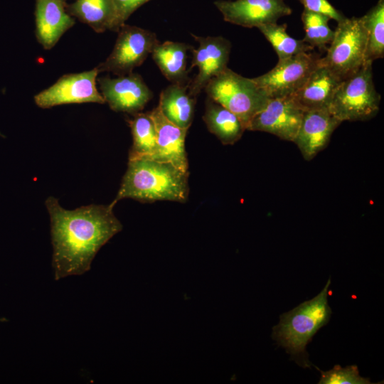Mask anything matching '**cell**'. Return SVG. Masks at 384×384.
Returning <instances> with one entry per match:
<instances>
[{
  "label": "cell",
  "instance_id": "cell-16",
  "mask_svg": "<svg viewBox=\"0 0 384 384\" xmlns=\"http://www.w3.org/2000/svg\"><path fill=\"white\" fill-rule=\"evenodd\" d=\"M65 0H36V35L46 50L51 49L75 24L66 10Z\"/></svg>",
  "mask_w": 384,
  "mask_h": 384
},
{
  "label": "cell",
  "instance_id": "cell-5",
  "mask_svg": "<svg viewBox=\"0 0 384 384\" xmlns=\"http://www.w3.org/2000/svg\"><path fill=\"white\" fill-rule=\"evenodd\" d=\"M204 90L208 98L235 114L246 129L270 99L252 78H245L228 68L210 79Z\"/></svg>",
  "mask_w": 384,
  "mask_h": 384
},
{
  "label": "cell",
  "instance_id": "cell-21",
  "mask_svg": "<svg viewBox=\"0 0 384 384\" xmlns=\"http://www.w3.org/2000/svg\"><path fill=\"white\" fill-rule=\"evenodd\" d=\"M208 129L225 145H233L242 137L246 127L233 112L208 98L203 116Z\"/></svg>",
  "mask_w": 384,
  "mask_h": 384
},
{
  "label": "cell",
  "instance_id": "cell-19",
  "mask_svg": "<svg viewBox=\"0 0 384 384\" xmlns=\"http://www.w3.org/2000/svg\"><path fill=\"white\" fill-rule=\"evenodd\" d=\"M196 102V97L188 93V84L172 83L161 91L158 106L169 121L188 129L192 124Z\"/></svg>",
  "mask_w": 384,
  "mask_h": 384
},
{
  "label": "cell",
  "instance_id": "cell-13",
  "mask_svg": "<svg viewBox=\"0 0 384 384\" xmlns=\"http://www.w3.org/2000/svg\"><path fill=\"white\" fill-rule=\"evenodd\" d=\"M214 5L225 21L246 28L277 23L292 14L284 0H218Z\"/></svg>",
  "mask_w": 384,
  "mask_h": 384
},
{
  "label": "cell",
  "instance_id": "cell-8",
  "mask_svg": "<svg viewBox=\"0 0 384 384\" xmlns=\"http://www.w3.org/2000/svg\"><path fill=\"white\" fill-rule=\"evenodd\" d=\"M320 58L316 53H301L278 60L269 72L252 79L269 98L293 96L319 65Z\"/></svg>",
  "mask_w": 384,
  "mask_h": 384
},
{
  "label": "cell",
  "instance_id": "cell-11",
  "mask_svg": "<svg viewBox=\"0 0 384 384\" xmlns=\"http://www.w3.org/2000/svg\"><path fill=\"white\" fill-rule=\"evenodd\" d=\"M191 36L198 46L191 50L193 57L188 72L194 67L198 68V72L188 83V93L196 97L210 79L228 68L231 43L222 36Z\"/></svg>",
  "mask_w": 384,
  "mask_h": 384
},
{
  "label": "cell",
  "instance_id": "cell-10",
  "mask_svg": "<svg viewBox=\"0 0 384 384\" xmlns=\"http://www.w3.org/2000/svg\"><path fill=\"white\" fill-rule=\"evenodd\" d=\"M304 110L293 96L270 98L247 126V130L265 132L288 142L294 141Z\"/></svg>",
  "mask_w": 384,
  "mask_h": 384
},
{
  "label": "cell",
  "instance_id": "cell-20",
  "mask_svg": "<svg viewBox=\"0 0 384 384\" xmlns=\"http://www.w3.org/2000/svg\"><path fill=\"white\" fill-rule=\"evenodd\" d=\"M66 10L97 33L119 31L112 0H75L66 5Z\"/></svg>",
  "mask_w": 384,
  "mask_h": 384
},
{
  "label": "cell",
  "instance_id": "cell-1",
  "mask_svg": "<svg viewBox=\"0 0 384 384\" xmlns=\"http://www.w3.org/2000/svg\"><path fill=\"white\" fill-rule=\"evenodd\" d=\"M45 203L50 218L55 280L88 272L100 248L123 228L111 203L67 210L51 196Z\"/></svg>",
  "mask_w": 384,
  "mask_h": 384
},
{
  "label": "cell",
  "instance_id": "cell-14",
  "mask_svg": "<svg viewBox=\"0 0 384 384\" xmlns=\"http://www.w3.org/2000/svg\"><path fill=\"white\" fill-rule=\"evenodd\" d=\"M341 123L328 108L306 110L293 142L303 158L310 161L326 147Z\"/></svg>",
  "mask_w": 384,
  "mask_h": 384
},
{
  "label": "cell",
  "instance_id": "cell-26",
  "mask_svg": "<svg viewBox=\"0 0 384 384\" xmlns=\"http://www.w3.org/2000/svg\"><path fill=\"white\" fill-rule=\"evenodd\" d=\"M321 372V376L319 384H369L371 383L369 378H363L359 375L357 366H348L342 368L339 365H335L334 368L327 371Z\"/></svg>",
  "mask_w": 384,
  "mask_h": 384
},
{
  "label": "cell",
  "instance_id": "cell-4",
  "mask_svg": "<svg viewBox=\"0 0 384 384\" xmlns=\"http://www.w3.org/2000/svg\"><path fill=\"white\" fill-rule=\"evenodd\" d=\"M372 63L366 61L338 86L328 109L341 122L368 120L378 112L381 97L373 83Z\"/></svg>",
  "mask_w": 384,
  "mask_h": 384
},
{
  "label": "cell",
  "instance_id": "cell-23",
  "mask_svg": "<svg viewBox=\"0 0 384 384\" xmlns=\"http://www.w3.org/2000/svg\"><path fill=\"white\" fill-rule=\"evenodd\" d=\"M366 29L367 43L366 61L373 62L384 55V0H379L366 14L360 18Z\"/></svg>",
  "mask_w": 384,
  "mask_h": 384
},
{
  "label": "cell",
  "instance_id": "cell-28",
  "mask_svg": "<svg viewBox=\"0 0 384 384\" xmlns=\"http://www.w3.org/2000/svg\"><path fill=\"white\" fill-rule=\"evenodd\" d=\"M150 0H112L119 29L140 6Z\"/></svg>",
  "mask_w": 384,
  "mask_h": 384
},
{
  "label": "cell",
  "instance_id": "cell-3",
  "mask_svg": "<svg viewBox=\"0 0 384 384\" xmlns=\"http://www.w3.org/2000/svg\"><path fill=\"white\" fill-rule=\"evenodd\" d=\"M330 284L329 279L315 297L282 314L279 324L272 329V338L304 368H310L311 365L306 351V345L331 317V309L327 299Z\"/></svg>",
  "mask_w": 384,
  "mask_h": 384
},
{
  "label": "cell",
  "instance_id": "cell-27",
  "mask_svg": "<svg viewBox=\"0 0 384 384\" xmlns=\"http://www.w3.org/2000/svg\"><path fill=\"white\" fill-rule=\"evenodd\" d=\"M304 6V9L328 16L337 23L345 19V16L335 9L327 0H298Z\"/></svg>",
  "mask_w": 384,
  "mask_h": 384
},
{
  "label": "cell",
  "instance_id": "cell-7",
  "mask_svg": "<svg viewBox=\"0 0 384 384\" xmlns=\"http://www.w3.org/2000/svg\"><path fill=\"white\" fill-rule=\"evenodd\" d=\"M112 51L97 66L99 72H110L120 76L132 73L151 53L159 42L156 35L142 28L124 24L119 29Z\"/></svg>",
  "mask_w": 384,
  "mask_h": 384
},
{
  "label": "cell",
  "instance_id": "cell-25",
  "mask_svg": "<svg viewBox=\"0 0 384 384\" xmlns=\"http://www.w3.org/2000/svg\"><path fill=\"white\" fill-rule=\"evenodd\" d=\"M329 20L325 15L304 9L302 14L305 31L303 41L313 48L326 49V45L331 43L334 36V31L328 24Z\"/></svg>",
  "mask_w": 384,
  "mask_h": 384
},
{
  "label": "cell",
  "instance_id": "cell-9",
  "mask_svg": "<svg viewBox=\"0 0 384 384\" xmlns=\"http://www.w3.org/2000/svg\"><path fill=\"white\" fill-rule=\"evenodd\" d=\"M97 68L60 77L53 85L34 96L36 105L43 109L72 103L104 104L97 87Z\"/></svg>",
  "mask_w": 384,
  "mask_h": 384
},
{
  "label": "cell",
  "instance_id": "cell-15",
  "mask_svg": "<svg viewBox=\"0 0 384 384\" xmlns=\"http://www.w3.org/2000/svg\"><path fill=\"white\" fill-rule=\"evenodd\" d=\"M156 132V149L151 160L170 163L178 169L188 172V162L185 149L188 129L169 121L157 105L149 112Z\"/></svg>",
  "mask_w": 384,
  "mask_h": 384
},
{
  "label": "cell",
  "instance_id": "cell-24",
  "mask_svg": "<svg viewBox=\"0 0 384 384\" xmlns=\"http://www.w3.org/2000/svg\"><path fill=\"white\" fill-rule=\"evenodd\" d=\"M257 28L271 43L279 60L314 49L303 40H297L289 36L287 33V24L267 23Z\"/></svg>",
  "mask_w": 384,
  "mask_h": 384
},
{
  "label": "cell",
  "instance_id": "cell-17",
  "mask_svg": "<svg viewBox=\"0 0 384 384\" xmlns=\"http://www.w3.org/2000/svg\"><path fill=\"white\" fill-rule=\"evenodd\" d=\"M341 80L321 61L293 95L304 110L328 108Z\"/></svg>",
  "mask_w": 384,
  "mask_h": 384
},
{
  "label": "cell",
  "instance_id": "cell-22",
  "mask_svg": "<svg viewBox=\"0 0 384 384\" xmlns=\"http://www.w3.org/2000/svg\"><path fill=\"white\" fill-rule=\"evenodd\" d=\"M128 119L132 135L129 159H151L156 149V132L154 122L148 112H137Z\"/></svg>",
  "mask_w": 384,
  "mask_h": 384
},
{
  "label": "cell",
  "instance_id": "cell-18",
  "mask_svg": "<svg viewBox=\"0 0 384 384\" xmlns=\"http://www.w3.org/2000/svg\"><path fill=\"white\" fill-rule=\"evenodd\" d=\"M193 47L181 43L167 41L154 46L151 56L166 78L172 83L188 85V50Z\"/></svg>",
  "mask_w": 384,
  "mask_h": 384
},
{
  "label": "cell",
  "instance_id": "cell-2",
  "mask_svg": "<svg viewBox=\"0 0 384 384\" xmlns=\"http://www.w3.org/2000/svg\"><path fill=\"white\" fill-rule=\"evenodd\" d=\"M188 172L170 163L148 159H129L117 194L111 203L132 198L142 203L171 201L184 203L189 193Z\"/></svg>",
  "mask_w": 384,
  "mask_h": 384
},
{
  "label": "cell",
  "instance_id": "cell-12",
  "mask_svg": "<svg viewBox=\"0 0 384 384\" xmlns=\"http://www.w3.org/2000/svg\"><path fill=\"white\" fill-rule=\"evenodd\" d=\"M100 93L110 109L134 114L140 112L153 97L142 76L131 73L112 78H97Z\"/></svg>",
  "mask_w": 384,
  "mask_h": 384
},
{
  "label": "cell",
  "instance_id": "cell-6",
  "mask_svg": "<svg viewBox=\"0 0 384 384\" xmlns=\"http://www.w3.org/2000/svg\"><path fill=\"white\" fill-rule=\"evenodd\" d=\"M337 23L326 55L321 61L342 80L366 63L367 36L360 18L346 17Z\"/></svg>",
  "mask_w": 384,
  "mask_h": 384
}]
</instances>
